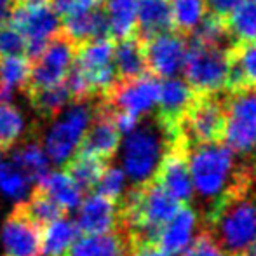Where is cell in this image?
<instances>
[{
  "label": "cell",
  "instance_id": "1",
  "mask_svg": "<svg viewBox=\"0 0 256 256\" xmlns=\"http://www.w3.org/2000/svg\"><path fill=\"white\" fill-rule=\"evenodd\" d=\"M185 157L192 180L194 197H199L200 202L214 204L216 208L237 190V154L225 143H197Z\"/></svg>",
  "mask_w": 256,
  "mask_h": 256
},
{
  "label": "cell",
  "instance_id": "2",
  "mask_svg": "<svg viewBox=\"0 0 256 256\" xmlns=\"http://www.w3.org/2000/svg\"><path fill=\"white\" fill-rule=\"evenodd\" d=\"M172 138L174 132L160 122L138 124L126 134L120 152L122 171L134 186L154 182L166 154L171 148L169 143H172Z\"/></svg>",
  "mask_w": 256,
  "mask_h": 256
},
{
  "label": "cell",
  "instance_id": "3",
  "mask_svg": "<svg viewBox=\"0 0 256 256\" xmlns=\"http://www.w3.org/2000/svg\"><path fill=\"white\" fill-rule=\"evenodd\" d=\"M226 256H240L256 244V196L236 190L214 208L208 230Z\"/></svg>",
  "mask_w": 256,
  "mask_h": 256
},
{
  "label": "cell",
  "instance_id": "4",
  "mask_svg": "<svg viewBox=\"0 0 256 256\" xmlns=\"http://www.w3.org/2000/svg\"><path fill=\"white\" fill-rule=\"evenodd\" d=\"M185 80L194 91L214 94L228 88L232 72V54L222 46L194 44L188 48L183 63Z\"/></svg>",
  "mask_w": 256,
  "mask_h": 256
},
{
  "label": "cell",
  "instance_id": "5",
  "mask_svg": "<svg viewBox=\"0 0 256 256\" xmlns=\"http://www.w3.org/2000/svg\"><path fill=\"white\" fill-rule=\"evenodd\" d=\"M225 145L239 155L256 152V88L236 89L225 104Z\"/></svg>",
  "mask_w": 256,
  "mask_h": 256
},
{
  "label": "cell",
  "instance_id": "6",
  "mask_svg": "<svg viewBox=\"0 0 256 256\" xmlns=\"http://www.w3.org/2000/svg\"><path fill=\"white\" fill-rule=\"evenodd\" d=\"M75 49L77 46L63 32L54 35L44 51L32 61L30 74L23 88L24 94H34L42 89L61 84L75 60Z\"/></svg>",
  "mask_w": 256,
  "mask_h": 256
},
{
  "label": "cell",
  "instance_id": "7",
  "mask_svg": "<svg viewBox=\"0 0 256 256\" xmlns=\"http://www.w3.org/2000/svg\"><path fill=\"white\" fill-rule=\"evenodd\" d=\"M94 100L74 102L72 106L64 112L61 120H58L49 129L44 152L54 164L66 162L72 157V154L77 150L78 143H80L84 132L88 131L89 124L92 120V115H94Z\"/></svg>",
  "mask_w": 256,
  "mask_h": 256
},
{
  "label": "cell",
  "instance_id": "8",
  "mask_svg": "<svg viewBox=\"0 0 256 256\" xmlns=\"http://www.w3.org/2000/svg\"><path fill=\"white\" fill-rule=\"evenodd\" d=\"M9 23L26 38L28 60L34 61L54 35L61 32V20L52 7H14Z\"/></svg>",
  "mask_w": 256,
  "mask_h": 256
},
{
  "label": "cell",
  "instance_id": "9",
  "mask_svg": "<svg viewBox=\"0 0 256 256\" xmlns=\"http://www.w3.org/2000/svg\"><path fill=\"white\" fill-rule=\"evenodd\" d=\"M158 86L160 82L152 75L132 78V80L117 82L112 92L103 98L110 108L118 114L131 115L142 120L145 115L152 114L158 103Z\"/></svg>",
  "mask_w": 256,
  "mask_h": 256
},
{
  "label": "cell",
  "instance_id": "10",
  "mask_svg": "<svg viewBox=\"0 0 256 256\" xmlns=\"http://www.w3.org/2000/svg\"><path fill=\"white\" fill-rule=\"evenodd\" d=\"M120 136L122 134L117 129V126H115L114 112H112L110 104L104 102L103 98H96L92 120L89 124L88 131L82 136L75 152L91 154L110 162L118 150Z\"/></svg>",
  "mask_w": 256,
  "mask_h": 256
},
{
  "label": "cell",
  "instance_id": "11",
  "mask_svg": "<svg viewBox=\"0 0 256 256\" xmlns=\"http://www.w3.org/2000/svg\"><path fill=\"white\" fill-rule=\"evenodd\" d=\"M188 51L186 40L176 32H164L145 40V58L148 72L160 78L178 77Z\"/></svg>",
  "mask_w": 256,
  "mask_h": 256
},
{
  "label": "cell",
  "instance_id": "12",
  "mask_svg": "<svg viewBox=\"0 0 256 256\" xmlns=\"http://www.w3.org/2000/svg\"><path fill=\"white\" fill-rule=\"evenodd\" d=\"M182 122L192 145L218 142L225 124V104L212 96H206L192 103Z\"/></svg>",
  "mask_w": 256,
  "mask_h": 256
},
{
  "label": "cell",
  "instance_id": "13",
  "mask_svg": "<svg viewBox=\"0 0 256 256\" xmlns=\"http://www.w3.org/2000/svg\"><path fill=\"white\" fill-rule=\"evenodd\" d=\"M6 256H42V228L16 204L2 226Z\"/></svg>",
  "mask_w": 256,
  "mask_h": 256
},
{
  "label": "cell",
  "instance_id": "14",
  "mask_svg": "<svg viewBox=\"0 0 256 256\" xmlns=\"http://www.w3.org/2000/svg\"><path fill=\"white\" fill-rule=\"evenodd\" d=\"M194 103V89L186 80L180 77L162 78L158 86V110H160V124L171 132L176 131L182 118Z\"/></svg>",
  "mask_w": 256,
  "mask_h": 256
},
{
  "label": "cell",
  "instance_id": "15",
  "mask_svg": "<svg viewBox=\"0 0 256 256\" xmlns=\"http://www.w3.org/2000/svg\"><path fill=\"white\" fill-rule=\"evenodd\" d=\"M120 223L118 218V202L100 194H92L78 206L77 225L80 234L100 236V234L115 232Z\"/></svg>",
  "mask_w": 256,
  "mask_h": 256
},
{
  "label": "cell",
  "instance_id": "16",
  "mask_svg": "<svg viewBox=\"0 0 256 256\" xmlns=\"http://www.w3.org/2000/svg\"><path fill=\"white\" fill-rule=\"evenodd\" d=\"M61 32L75 46L91 40H100V38H112L102 2L63 18L61 20Z\"/></svg>",
  "mask_w": 256,
  "mask_h": 256
},
{
  "label": "cell",
  "instance_id": "17",
  "mask_svg": "<svg viewBox=\"0 0 256 256\" xmlns=\"http://www.w3.org/2000/svg\"><path fill=\"white\" fill-rule=\"evenodd\" d=\"M155 182L174 197L178 202H190L194 199L192 180H190L186 157L183 150H178L174 146L169 148L162 160L160 168L155 176Z\"/></svg>",
  "mask_w": 256,
  "mask_h": 256
},
{
  "label": "cell",
  "instance_id": "18",
  "mask_svg": "<svg viewBox=\"0 0 256 256\" xmlns=\"http://www.w3.org/2000/svg\"><path fill=\"white\" fill-rule=\"evenodd\" d=\"M199 226V216L194 209L180 208L176 214L160 226L154 244L171 254H182L194 240Z\"/></svg>",
  "mask_w": 256,
  "mask_h": 256
},
{
  "label": "cell",
  "instance_id": "19",
  "mask_svg": "<svg viewBox=\"0 0 256 256\" xmlns=\"http://www.w3.org/2000/svg\"><path fill=\"white\" fill-rule=\"evenodd\" d=\"M114 66L118 82L132 80L146 75L148 66H146L145 46L142 38H136L132 35L120 38L114 48Z\"/></svg>",
  "mask_w": 256,
  "mask_h": 256
},
{
  "label": "cell",
  "instance_id": "20",
  "mask_svg": "<svg viewBox=\"0 0 256 256\" xmlns=\"http://www.w3.org/2000/svg\"><path fill=\"white\" fill-rule=\"evenodd\" d=\"M172 28L171 2L169 0H138L136 30L142 40H148Z\"/></svg>",
  "mask_w": 256,
  "mask_h": 256
},
{
  "label": "cell",
  "instance_id": "21",
  "mask_svg": "<svg viewBox=\"0 0 256 256\" xmlns=\"http://www.w3.org/2000/svg\"><path fill=\"white\" fill-rule=\"evenodd\" d=\"M128 251L129 244L126 236L110 232L77 239L63 256H128Z\"/></svg>",
  "mask_w": 256,
  "mask_h": 256
},
{
  "label": "cell",
  "instance_id": "22",
  "mask_svg": "<svg viewBox=\"0 0 256 256\" xmlns=\"http://www.w3.org/2000/svg\"><path fill=\"white\" fill-rule=\"evenodd\" d=\"M108 168V160L100 158L96 155L74 152L66 160L63 171L74 180V183L82 190V194H89L94 190L98 180L102 178L103 171Z\"/></svg>",
  "mask_w": 256,
  "mask_h": 256
},
{
  "label": "cell",
  "instance_id": "23",
  "mask_svg": "<svg viewBox=\"0 0 256 256\" xmlns=\"http://www.w3.org/2000/svg\"><path fill=\"white\" fill-rule=\"evenodd\" d=\"M112 38L131 37L138 21V0H102Z\"/></svg>",
  "mask_w": 256,
  "mask_h": 256
},
{
  "label": "cell",
  "instance_id": "24",
  "mask_svg": "<svg viewBox=\"0 0 256 256\" xmlns=\"http://www.w3.org/2000/svg\"><path fill=\"white\" fill-rule=\"evenodd\" d=\"M80 237L77 222L63 216L42 228V256H63Z\"/></svg>",
  "mask_w": 256,
  "mask_h": 256
},
{
  "label": "cell",
  "instance_id": "25",
  "mask_svg": "<svg viewBox=\"0 0 256 256\" xmlns=\"http://www.w3.org/2000/svg\"><path fill=\"white\" fill-rule=\"evenodd\" d=\"M18 206H20L21 211H23L35 225L40 226V228H44L46 225H49L54 220H60V218H63V216H66V212H68L38 185L34 186L28 200H21Z\"/></svg>",
  "mask_w": 256,
  "mask_h": 256
},
{
  "label": "cell",
  "instance_id": "26",
  "mask_svg": "<svg viewBox=\"0 0 256 256\" xmlns=\"http://www.w3.org/2000/svg\"><path fill=\"white\" fill-rule=\"evenodd\" d=\"M12 164L23 169L32 180V183H38L49 174V158L42 148L38 138H30L23 145L18 146L12 155Z\"/></svg>",
  "mask_w": 256,
  "mask_h": 256
},
{
  "label": "cell",
  "instance_id": "27",
  "mask_svg": "<svg viewBox=\"0 0 256 256\" xmlns=\"http://www.w3.org/2000/svg\"><path fill=\"white\" fill-rule=\"evenodd\" d=\"M35 185L42 186L64 211L77 209L82 202V197H84L82 190L75 185L74 180L64 171L51 172V174H48L44 180H40V182L35 183Z\"/></svg>",
  "mask_w": 256,
  "mask_h": 256
},
{
  "label": "cell",
  "instance_id": "28",
  "mask_svg": "<svg viewBox=\"0 0 256 256\" xmlns=\"http://www.w3.org/2000/svg\"><path fill=\"white\" fill-rule=\"evenodd\" d=\"M228 88H256V42L242 44L232 56Z\"/></svg>",
  "mask_w": 256,
  "mask_h": 256
},
{
  "label": "cell",
  "instance_id": "29",
  "mask_svg": "<svg viewBox=\"0 0 256 256\" xmlns=\"http://www.w3.org/2000/svg\"><path fill=\"white\" fill-rule=\"evenodd\" d=\"M32 108L40 118H56L64 110L68 103H72V96L64 80L52 88L42 89L34 94L26 96Z\"/></svg>",
  "mask_w": 256,
  "mask_h": 256
},
{
  "label": "cell",
  "instance_id": "30",
  "mask_svg": "<svg viewBox=\"0 0 256 256\" xmlns=\"http://www.w3.org/2000/svg\"><path fill=\"white\" fill-rule=\"evenodd\" d=\"M228 34L242 44L256 42V2L244 0L228 16Z\"/></svg>",
  "mask_w": 256,
  "mask_h": 256
},
{
  "label": "cell",
  "instance_id": "31",
  "mask_svg": "<svg viewBox=\"0 0 256 256\" xmlns=\"http://www.w3.org/2000/svg\"><path fill=\"white\" fill-rule=\"evenodd\" d=\"M24 132V118L12 102L0 103V152L10 150Z\"/></svg>",
  "mask_w": 256,
  "mask_h": 256
},
{
  "label": "cell",
  "instance_id": "32",
  "mask_svg": "<svg viewBox=\"0 0 256 256\" xmlns=\"http://www.w3.org/2000/svg\"><path fill=\"white\" fill-rule=\"evenodd\" d=\"M172 26L180 32H194L208 16L206 0H171Z\"/></svg>",
  "mask_w": 256,
  "mask_h": 256
},
{
  "label": "cell",
  "instance_id": "33",
  "mask_svg": "<svg viewBox=\"0 0 256 256\" xmlns=\"http://www.w3.org/2000/svg\"><path fill=\"white\" fill-rule=\"evenodd\" d=\"M30 64L32 61L24 56L0 58V84L10 91H23L30 74Z\"/></svg>",
  "mask_w": 256,
  "mask_h": 256
},
{
  "label": "cell",
  "instance_id": "34",
  "mask_svg": "<svg viewBox=\"0 0 256 256\" xmlns=\"http://www.w3.org/2000/svg\"><path fill=\"white\" fill-rule=\"evenodd\" d=\"M30 185H32V180L16 164H12V162L0 164V190L4 194H7L12 199L21 200L26 196Z\"/></svg>",
  "mask_w": 256,
  "mask_h": 256
},
{
  "label": "cell",
  "instance_id": "35",
  "mask_svg": "<svg viewBox=\"0 0 256 256\" xmlns=\"http://www.w3.org/2000/svg\"><path fill=\"white\" fill-rule=\"evenodd\" d=\"M194 44H204V46H222L225 48V42L228 38V28L222 21V18L206 16L202 21L196 26L192 32Z\"/></svg>",
  "mask_w": 256,
  "mask_h": 256
},
{
  "label": "cell",
  "instance_id": "36",
  "mask_svg": "<svg viewBox=\"0 0 256 256\" xmlns=\"http://www.w3.org/2000/svg\"><path fill=\"white\" fill-rule=\"evenodd\" d=\"M126 186H128V176L122 171V168L108 166L103 171L102 178L96 183L94 190L100 196H104L108 199L118 202L122 199V196L126 194Z\"/></svg>",
  "mask_w": 256,
  "mask_h": 256
},
{
  "label": "cell",
  "instance_id": "37",
  "mask_svg": "<svg viewBox=\"0 0 256 256\" xmlns=\"http://www.w3.org/2000/svg\"><path fill=\"white\" fill-rule=\"evenodd\" d=\"M24 56L28 58V42L12 24L7 21L0 26V58Z\"/></svg>",
  "mask_w": 256,
  "mask_h": 256
},
{
  "label": "cell",
  "instance_id": "38",
  "mask_svg": "<svg viewBox=\"0 0 256 256\" xmlns=\"http://www.w3.org/2000/svg\"><path fill=\"white\" fill-rule=\"evenodd\" d=\"M182 256H226L216 239L209 232H202L194 237L190 246L182 253Z\"/></svg>",
  "mask_w": 256,
  "mask_h": 256
},
{
  "label": "cell",
  "instance_id": "39",
  "mask_svg": "<svg viewBox=\"0 0 256 256\" xmlns=\"http://www.w3.org/2000/svg\"><path fill=\"white\" fill-rule=\"evenodd\" d=\"M244 0H206V6L211 10V14L218 18L230 16Z\"/></svg>",
  "mask_w": 256,
  "mask_h": 256
},
{
  "label": "cell",
  "instance_id": "40",
  "mask_svg": "<svg viewBox=\"0 0 256 256\" xmlns=\"http://www.w3.org/2000/svg\"><path fill=\"white\" fill-rule=\"evenodd\" d=\"M128 256H174L157 244H136V246H129Z\"/></svg>",
  "mask_w": 256,
  "mask_h": 256
},
{
  "label": "cell",
  "instance_id": "41",
  "mask_svg": "<svg viewBox=\"0 0 256 256\" xmlns=\"http://www.w3.org/2000/svg\"><path fill=\"white\" fill-rule=\"evenodd\" d=\"M12 0H0V26L9 21L10 10H12Z\"/></svg>",
  "mask_w": 256,
  "mask_h": 256
},
{
  "label": "cell",
  "instance_id": "42",
  "mask_svg": "<svg viewBox=\"0 0 256 256\" xmlns=\"http://www.w3.org/2000/svg\"><path fill=\"white\" fill-rule=\"evenodd\" d=\"M51 2L52 0H12L14 7H44Z\"/></svg>",
  "mask_w": 256,
  "mask_h": 256
},
{
  "label": "cell",
  "instance_id": "43",
  "mask_svg": "<svg viewBox=\"0 0 256 256\" xmlns=\"http://www.w3.org/2000/svg\"><path fill=\"white\" fill-rule=\"evenodd\" d=\"M251 251H253V253L256 254V244H254V246H253V248H251Z\"/></svg>",
  "mask_w": 256,
  "mask_h": 256
},
{
  "label": "cell",
  "instance_id": "44",
  "mask_svg": "<svg viewBox=\"0 0 256 256\" xmlns=\"http://www.w3.org/2000/svg\"><path fill=\"white\" fill-rule=\"evenodd\" d=\"M253 2H256V0H253Z\"/></svg>",
  "mask_w": 256,
  "mask_h": 256
},
{
  "label": "cell",
  "instance_id": "45",
  "mask_svg": "<svg viewBox=\"0 0 256 256\" xmlns=\"http://www.w3.org/2000/svg\"><path fill=\"white\" fill-rule=\"evenodd\" d=\"M0 154H2V152H0Z\"/></svg>",
  "mask_w": 256,
  "mask_h": 256
}]
</instances>
